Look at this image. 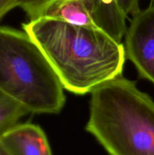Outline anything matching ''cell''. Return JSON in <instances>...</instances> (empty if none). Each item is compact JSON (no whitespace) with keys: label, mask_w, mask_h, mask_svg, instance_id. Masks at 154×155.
Segmentation results:
<instances>
[{"label":"cell","mask_w":154,"mask_h":155,"mask_svg":"<svg viewBox=\"0 0 154 155\" xmlns=\"http://www.w3.org/2000/svg\"><path fill=\"white\" fill-rule=\"evenodd\" d=\"M49 62L25 31L0 26V90L29 113L58 114L66 97Z\"/></svg>","instance_id":"cell-3"},{"label":"cell","mask_w":154,"mask_h":155,"mask_svg":"<svg viewBox=\"0 0 154 155\" xmlns=\"http://www.w3.org/2000/svg\"><path fill=\"white\" fill-rule=\"evenodd\" d=\"M124 13L128 16L137 13L139 8V0H118Z\"/></svg>","instance_id":"cell-10"},{"label":"cell","mask_w":154,"mask_h":155,"mask_svg":"<svg viewBox=\"0 0 154 155\" xmlns=\"http://www.w3.org/2000/svg\"><path fill=\"white\" fill-rule=\"evenodd\" d=\"M15 7H18V0H0V21Z\"/></svg>","instance_id":"cell-11"},{"label":"cell","mask_w":154,"mask_h":155,"mask_svg":"<svg viewBox=\"0 0 154 155\" xmlns=\"http://www.w3.org/2000/svg\"><path fill=\"white\" fill-rule=\"evenodd\" d=\"M27 114L24 106L0 90V136Z\"/></svg>","instance_id":"cell-8"},{"label":"cell","mask_w":154,"mask_h":155,"mask_svg":"<svg viewBox=\"0 0 154 155\" xmlns=\"http://www.w3.org/2000/svg\"><path fill=\"white\" fill-rule=\"evenodd\" d=\"M110 155H154V101L122 76L91 92L85 126Z\"/></svg>","instance_id":"cell-2"},{"label":"cell","mask_w":154,"mask_h":155,"mask_svg":"<svg viewBox=\"0 0 154 155\" xmlns=\"http://www.w3.org/2000/svg\"><path fill=\"white\" fill-rule=\"evenodd\" d=\"M125 32V56L139 75L154 85V6L132 15Z\"/></svg>","instance_id":"cell-4"},{"label":"cell","mask_w":154,"mask_h":155,"mask_svg":"<svg viewBox=\"0 0 154 155\" xmlns=\"http://www.w3.org/2000/svg\"><path fill=\"white\" fill-rule=\"evenodd\" d=\"M42 16L55 18L75 25L96 27L83 0H58Z\"/></svg>","instance_id":"cell-7"},{"label":"cell","mask_w":154,"mask_h":155,"mask_svg":"<svg viewBox=\"0 0 154 155\" xmlns=\"http://www.w3.org/2000/svg\"><path fill=\"white\" fill-rule=\"evenodd\" d=\"M88 12L97 28L116 42H122L125 35L128 18L118 0H83Z\"/></svg>","instance_id":"cell-6"},{"label":"cell","mask_w":154,"mask_h":155,"mask_svg":"<svg viewBox=\"0 0 154 155\" xmlns=\"http://www.w3.org/2000/svg\"><path fill=\"white\" fill-rule=\"evenodd\" d=\"M0 155H12L0 142Z\"/></svg>","instance_id":"cell-12"},{"label":"cell","mask_w":154,"mask_h":155,"mask_svg":"<svg viewBox=\"0 0 154 155\" xmlns=\"http://www.w3.org/2000/svg\"><path fill=\"white\" fill-rule=\"evenodd\" d=\"M58 0H18V7L22 8L30 20L42 17Z\"/></svg>","instance_id":"cell-9"},{"label":"cell","mask_w":154,"mask_h":155,"mask_svg":"<svg viewBox=\"0 0 154 155\" xmlns=\"http://www.w3.org/2000/svg\"><path fill=\"white\" fill-rule=\"evenodd\" d=\"M22 27L68 92L91 93L122 76L126 60L124 45L97 27L45 16L30 20Z\"/></svg>","instance_id":"cell-1"},{"label":"cell","mask_w":154,"mask_h":155,"mask_svg":"<svg viewBox=\"0 0 154 155\" xmlns=\"http://www.w3.org/2000/svg\"><path fill=\"white\" fill-rule=\"evenodd\" d=\"M0 142L12 155H52L42 129L30 123L14 126L0 136Z\"/></svg>","instance_id":"cell-5"}]
</instances>
